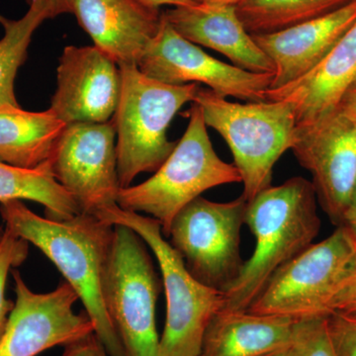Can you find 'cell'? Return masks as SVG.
Segmentation results:
<instances>
[{
    "label": "cell",
    "mask_w": 356,
    "mask_h": 356,
    "mask_svg": "<svg viewBox=\"0 0 356 356\" xmlns=\"http://www.w3.org/2000/svg\"><path fill=\"white\" fill-rule=\"evenodd\" d=\"M0 216L6 228L38 248L74 288L109 355L127 356L102 294L114 225L84 212L54 221L35 214L19 200L0 203Z\"/></svg>",
    "instance_id": "1"
},
{
    "label": "cell",
    "mask_w": 356,
    "mask_h": 356,
    "mask_svg": "<svg viewBox=\"0 0 356 356\" xmlns=\"http://www.w3.org/2000/svg\"><path fill=\"white\" fill-rule=\"evenodd\" d=\"M317 194L306 178L267 187L248 201L245 222L254 254L224 292L222 311H247L280 267L310 247L321 229Z\"/></svg>",
    "instance_id": "2"
},
{
    "label": "cell",
    "mask_w": 356,
    "mask_h": 356,
    "mask_svg": "<svg viewBox=\"0 0 356 356\" xmlns=\"http://www.w3.org/2000/svg\"><path fill=\"white\" fill-rule=\"evenodd\" d=\"M120 99L113 120L116 130L117 173L127 188L140 173L156 172L177 142L168 129L177 112L193 102L199 86H170L145 76L137 65H120Z\"/></svg>",
    "instance_id": "3"
},
{
    "label": "cell",
    "mask_w": 356,
    "mask_h": 356,
    "mask_svg": "<svg viewBox=\"0 0 356 356\" xmlns=\"http://www.w3.org/2000/svg\"><path fill=\"white\" fill-rule=\"evenodd\" d=\"M193 102L202 109L207 127L216 130L231 149L248 202L270 186L274 165L294 145L297 122L291 103L231 102L202 88Z\"/></svg>",
    "instance_id": "4"
},
{
    "label": "cell",
    "mask_w": 356,
    "mask_h": 356,
    "mask_svg": "<svg viewBox=\"0 0 356 356\" xmlns=\"http://www.w3.org/2000/svg\"><path fill=\"white\" fill-rule=\"evenodd\" d=\"M186 115V131L163 165L146 181L120 189L117 197L122 209L156 219L165 238L178 213L203 192L242 182L238 168L215 152L197 103Z\"/></svg>",
    "instance_id": "5"
},
{
    "label": "cell",
    "mask_w": 356,
    "mask_h": 356,
    "mask_svg": "<svg viewBox=\"0 0 356 356\" xmlns=\"http://www.w3.org/2000/svg\"><path fill=\"white\" fill-rule=\"evenodd\" d=\"M96 216L111 225H123L138 234L159 262L166 296L165 329L159 337L158 356H199L204 334L224 307V294L206 286L187 270L184 259L165 240L154 218L124 210L118 204Z\"/></svg>",
    "instance_id": "6"
},
{
    "label": "cell",
    "mask_w": 356,
    "mask_h": 356,
    "mask_svg": "<svg viewBox=\"0 0 356 356\" xmlns=\"http://www.w3.org/2000/svg\"><path fill=\"white\" fill-rule=\"evenodd\" d=\"M161 289L147 243L129 227L114 225L102 294L127 356H158L156 306Z\"/></svg>",
    "instance_id": "7"
},
{
    "label": "cell",
    "mask_w": 356,
    "mask_h": 356,
    "mask_svg": "<svg viewBox=\"0 0 356 356\" xmlns=\"http://www.w3.org/2000/svg\"><path fill=\"white\" fill-rule=\"evenodd\" d=\"M355 254L353 236L337 227L280 267L247 311L295 321L330 317L332 297Z\"/></svg>",
    "instance_id": "8"
},
{
    "label": "cell",
    "mask_w": 356,
    "mask_h": 356,
    "mask_svg": "<svg viewBox=\"0 0 356 356\" xmlns=\"http://www.w3.org/2000/svg\"><path fill=\"white\" fill-rule=\"evenodd\" d=\"M247 207L243 195L226 203L199 196L173 219L170 243L206 286L224 292L242 271L241 229Z\"/></svg>",
    "instance_id": "9"
},
{
    "label": "cell",
    "mask_w": 356,
    "mask_h": 356,
    "mask_svg": "<svg viewBox=\"0 0 356 356\" xmlns=\"http://www.w3.org/2000/svg\"><path fill=\"white\" fill-rule=\"evenodd\" d=\"M291 151L311 172L317 198L339 226L356 185V113L339 103L315 121L297 126Z\"/></svg>",
    "instance_id": "10"
},
{
    "label": "cell",
    "mask_w": 356,
    "mask_h": 356,
    "mask_svg": "<svg viewBox=\"0 0 356 356\" xmlns=\"http://www.w3.org/2000/svg\"><path fill=\"white\" fill-rule=\"evenodd\" d=\"M145 76L170 86L202 83L217 95L248 102H264L274 74H255L226 64L184 38L161 18L158 34L140 56Z\"/></svg>",
    "instance_id": "11"
},
{
    "label": "cell",
    "mask_w": 356,
    "mask_h": 356,
    "mask_svg": "<svg viewBox=\"0 0 356 356\" xmlns=\"http://www.w3.org/2000/svg\"><path fill=\"white\" fill-rule=\"evenodd\" d=\"M115 137L113 120L67 125L48 159L54 177L81 212L96 215L117 204L121 187Z\"/></svg>",
    "instance_id": "12"
},
{
    "label": "cell",
    "mask_w": 356,
    "mask_h": 356,
    "mask_svg": "<svg viewBox=\"0 0 356 356\" xmlns=\"http://www.w3.org/2000/svg\"><path fill=\"white\" fill-rule=\"evenodd\" d=\"M11 274L16 300L0 339V356H37L95 332L86 312H74L79 297L67 281L53 291L36 293L20 273Z\"/></svg>",
    "instance_id": "13"
},
{
    "label": "cell",
    "mask_w": 356,
    "mask_h": 356,
    "mask_svg": "<svg viewBox=\"0 0 356 356\" xmlns=\"http://www.w3.org/2000/svg\"><path fill=\"white\" fill-rule=\"evenodd\" d=\"M50 109L65 125L107 123L120 99L119 65L96 46H67L58 67Z\"/></svg>",
    "instance_id": "14"
},
{
    "label": "cell",
    "mask_w": 356,
    "mask_h": 356,
    "mask_svg": "<svg viewBox=\"0 0 356 356\" xmlns=\"http://www.w3.org/2000/svg\"><path fill=\"white\" fill-rule=\"evenodd\" d=\"M356 20V0L331 13L270 34L252 35L274 65L268 89L295 83L321 64Z\"/></svg>",
    "instance_id": "15"
},
{
    "label": "cell",
    "mask_w": 356,
    "mask_h": 356,
    "mask_svg": "<svg viewBox=\"0 0 356 356\" xmlns=\"http://www.w3.org/2000/svg\"><path fill=\"white\" fill-rule=\"evenodd\" d=\"M77 22L120 65H137L158 34L163 13L139 0H74Z\"/></svg>",
    "instance_id": "16"
},
{
    "label": "cell",
    "mask_w": 356,
    "mask_h": 356,
    "mask_svg": "<svg viewBox=\"0 0 356 356\" xmlns=\"http://www.w3.org/2000/svg\"><path fill=\"white\" fill-rule=\"evenodd\" d=\"M163 14L168 24L191 43L219 51L241 69L274 74L273 62L245 29L235 4L195 3L173 7Z\"/></svg>",
    "instance_id": "17"
},
{
    "label": "cell",
    "mask_w": 356,
    "mask_h": 356,
    "mask_svg": "<svg viewBox=\"0 0 356 356\" xmlns=\"http://www.w3.org/2000/svg\"><path fill=\"white\" fill-rule=\"evenodd\" d=\"M355 79L356 20L318 67L295 83L267 89L264 96L291 103L301 126L336 108Z\"/></svg>",
    "instance_id": "18"
},
{
    "label": "cell",
    "mask_w": 356,
    "mask_h": 356,
    "mask_svg": "<svg viewBox=\"0 0 356 356\" xmlns=\"http://www.w3.org/2000/svg\"><path fill=\"white\" fill-rule=\"evenodd\" d=\"M300 321L248 311H220L204 334L199 356H266L294 344Z\"/></svg>",
    "instance_id": "19"
},
{
    "label": "cell",
    "mask_w": 356,
    "mask_h": 356,
    "mask_svg": "<svg viewBox=\"0 0 356 356\" xmlns=\"http://www.w3.org/2000/svg\"><path fill=\"white\" fill-rule=\"evenodd\" d=\"M67 125L50 108L29 112L0 106V161L35 168L48 161Z\"/></svg>",
    "instance_id": "20"
},
{
    "label": "cell",
    "mask_w": 356,
    "mask_h": 356,
    "mask_svg": "<svg viewBox=\"0 0 356 356\" xmlns=\"http://www.w3.org/2000/svg\"><path fill=\"white\" fill-rule=\"evenodd\" d=\"M30 200L41 204L46 218L65 221L81 208L51 172L49 161L35 168H18L0 161V203Z\"/></svg>",
    "instance_id": "21"
},
{
    "label": "cell",
    "mask_w": 356,
    "mask_h": 356,
    "mask_svg": "<svg viewBox=\"0 0 356 356\" xmlns=\"http://www.w3.org/2000/svg\"><path fill=\"white\" fill-rule=\"evenodd\" d=\"M351 0H240L238 18L250 35L270 34L324 15Z\"/></svg>",
    "instance_id": "22"
},
{
    "label": "cell",
    "mask_w": 356,
    "mask_h": 356,
    "mask_svg": "<svg viewBox=\"0 0 356 356\" xmlns=\"http://www.w3.org/2000/svg\"><path fill=\"white\" fill-rule=\"evenodd\" d=\"M44 20V14L31 7L19 20L0 15L4 28L3 38L0 40V106H19L14 89L16 74L27 58L33 34Z\"/></svg>",
    "instance_id": "23"
},
{
    "label": "cell",
    "mask_w": 356,
    "mask_h": 356,
    "mask_svg": "<svg viewBox=\"0 0 356 356\" xmlns=\"http://www.w3.org/2000/svg\"><path fill=\"white\" fill-rule=\"evenodd\" d=\"M29 254V243L16 236L9 229H4L0 240V339L6 331L7 323L15 302L6 298L8 274L26 261Z\"/></svg>",
    "instance_id": "24"
},
{
    "label": "cell",
    "mask_w": 356,
    "mask_h": 356,
    "mask_svg": "<svg viewBox=\"0 0 356 356\" xmlns=\"http://www.w3.org/2000/svg\"><path fill=\"white\" fill-rule=\"evenodd\" d=\"M295 341L302 356H339L330 337L327 318L300 321Z\"/></svg>",
    "instance_id": "25"
},
{
    "label": "cell",
    "mask_w": 356,
    "mask_h": 356,
    "mask_svg": "<svg viewBox=\"0 0 356 356\" xmlns=\"http://www.w3.org/2000/svg\"><path fill=\"white\" fill-rule=\"evenodd\" d=\"M327 325L337 355L356 356V315L332 313Z\"/></svg>",
    "instance_id": "26"
},
{
    "label": "cell",
    "mask_w": 356,
    "mask_h": 356,
    "mask_svg": "<svg viewBox=\"0 0 356 356\" xmlns=\"http://www.w3.org/2000/svg\"><path fill=\"white\" fill-rule=\"evenodd\" d=\"M331 311L356 315V254L332 297Z\"/></svg>",
    "instance_id": "27"
},
{
    "label": "cell",
    "mask_w": 356,
    "mask_h": 356,
    "mask_svg": "<svg viewBox=\"0 0 356 356\" xmlns=\"http://www.w3.org/2000/svg\"><path fill=\"white\" fill-rule=\"evenodd\" d=\"M63 356H110L95 332L64 346Z\"/></svg>",
    "instance_id": "28"
},
{
    "label": "cell",
    "mask_w": 356,
    "mask_h": 356,
    "mask_svg": "<svg viewBox=\"0 0 356 356\" xmlns=\"http://www.w3.org/2000/svg\"><path fill=\"white\" fill-rule=\"evenodd\" d=\"M27 2L31 8L43 13L47 19L74 11V0H27Z\"/></svg>",
    "instance_id": "29"
},
{
    "label": "cell",
    "mask_w": 356,
    "mask_h": 356,
    "mask_svg": "<svg viewBox=\"0 0 356 356\" xmlns=\"http://www.w3.org/2000/svg\"><path fill=\"white\" fill-rule=\"evenodd\" d=\"M339 226L343 227L350 234L356 243V185Z\"/></svg>",
    "instance_id": "30"
},
{
    "label": "cell",
    "mask_w": 356,
    "mask_h": 356,
    "mask_svg": "<svg viewBox=\"0 0 356 356\" xmlns=\"http://www.w3.org/2000/svg\"><path fill=\"white\" fill-rule=\"evenodd\" d=\"M145 6L152 7V8L159 9L161 6H170L173 7L177 6H189L195 4L191 0H139Z\"/></svg>",
    "instance_id": "31"
},
{
    "label": "cell",
    "mask_w": 356,
    "mask_h": 356,
    "mask_svg": "<svg viewBox=\"0 0 356 356\" xmlns=\"http://www.w3.org/2000/svg\"><path fill=\"white\" fill-rule=\"evenodd\" d=\"M341 103L356 113V79L355 83L351 84L350 88L348 89L346 95H343Z\"/></svg>",
    "instance_id": "32"
},
{
    "label": "cell",
    "mask_w": 356,
    "mask_h": 356,
    "mask_svg": "<svg viewBox=\"0 0 356 356\" xmlns=\"http://www.w3.org/2000/svg\"><path fill=\"white\" fill-rule=\"evenodd\" d=\"M266 356H302V355L299 346L297 344L296 341H295L294 344H292L289 348L275 351V353H270V355H267Z\"/></svg>",
    "instance_id": "33"
},
{
    "label": "cell",
    "mask_w": 356,
    "mask_h": 356,
    "mask_svg": "<svg viewBox=\"0 0 356 356\" xmlns=\"http://www.w3.org/2000/svg\"><path fill=\"white\" fill-rule=\"evenodd\" d=\"M194 3H225V4H236L240 0H191Z\"/></svg>",
    "instance_id": "34"
},
{
    "label": "cell",
    "mask_w": 356,
    "mask_h": 356,
    "mask_svg": "<svg viewBox=\"0 0 356 356\" xmlns=\"http://www.w3.org/2000/svg\"><path fill=\"white\" fill-rule=\"evenodd\" d=\"M4 229H6V227H3V225H2V222H0V240H1L2 235H3Z\"/></svg>",
    "instance_id": "35"
}]
</instances>
